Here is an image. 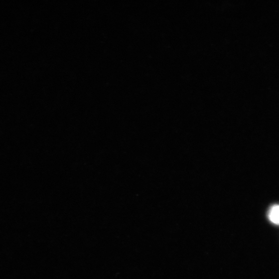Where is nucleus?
<instances>
[{"instance_id":"f257e3e1","label":"nucleus","mask_w":279,"mask_h":279,"mask_svg":"<svg viewBox=\"0 0 279 279\" xmlns=\"http://www.w3.org/2000/svg\"><path fill=\"white\" fill-rule=\"evenodd\" d=\"M270 220L274 224L279 225V205H274L270 209L269 212Z\"/></svg>"}]
</instances>
